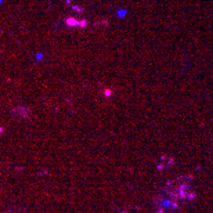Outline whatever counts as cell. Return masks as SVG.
<instances>
[{"mask_svg":"<svg viewBox=\"0 0 213 213\" xmlns=\"http://www.w3.org/2000/svg\"><path fill=\"white\" fill-rule=\"evenodd\" d=\"M67 25H69V27H73V28H76V27H85L86 25V21L85 19H77V18H68L67 19Z\"/></svg>","mask_w":213,"mask_h":213,"instance_id":"cell-1","label":"cell"}]
</instances>
